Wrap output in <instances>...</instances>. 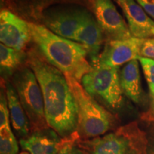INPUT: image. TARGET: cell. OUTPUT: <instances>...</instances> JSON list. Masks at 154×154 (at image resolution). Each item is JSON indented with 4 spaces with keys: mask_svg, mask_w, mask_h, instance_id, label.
<instances>
[{
    "mask_svg": "<svg viewBox=\"0 0 154 154\" xmlns=\"http://www.w3.org/2000/svg\"><path fill=\"white\" fill-rule=\"evenodd\" d=\"M27 64L42 88L48 126L61 138L69 137L77 132L78 110L66 76L34 51L29 53Z\"/></svg>",
    "mask_w": 154,
    "mask_h": 154,
    "instance_id": "1",
    "label": "cell"
},
{
    "mask_svg": "<svg viewBox=\"0 0 154 154\" xmlns=\"http://www.w3.org/2000/svg\"><path fill=\"white\" fill-rule=\"evenodd\" d=\"M32 39L43 54L46 60L60 70L81 82L91 70L86 59L87 51L82 44L53 33L46 26L29 23Z\"/></svg>",
    "mask_w": 154,
    "mask_h": 154,
    "instance_id": "2",
    "label": "cell"
},
{
    "mask_svg": "<svg viewBox=\"0 0 154 154\" xmlns=\"http://www.w3.org/2000/svg\"><path fill=\"white\" fill-rule=\"evenodd\" d=\"M74 95L78 110V132L79 138L89 139L99 137L112 126L111 113L95 101L76 79L64 74Z\"/></svg>",
    "mask_w": 154,
    "mask_h": 154,
    "instance_id": "3",
    "label": "cell"
},
{
    "mask_svg": "<svg viewBox=\"0 0 154 154\" xmlns=\"http://www.w3.org/2000/svg\"><path fill=\"white\" fill-rule=\"evenodd\" d=\"M33 132L49 128L44 113V98L36 75L29 67L15 72L11 79Z\"/></svg>",
    "mask_w": 154,
    "mask_h": 154,
    "instance_id": "4",
    "label": "cell"
},
{
    "mask_svg": "<svg viewBox=\"0 0 154 154\" xmlns=\"http://www.w3.org/2000/svg\"><path fill=\"white\" fill-rule=\"evenodd\" d=\"M91 70L83 76V87L93 97L100 98L113 109L123 103V91L118 68L100 64L93 61Z\"/></svg>",
    "mask_w": 154,
    "mask_h": 154,
    "instance_id": "5",
    "label": "cell"
},
{
    "mask_svg": "<svg viewBox=\"0 0 154 154\" xmlns=\"http://www.w3.org/2000/svg\"><path fill=\"white\" fill-rule=\"evenodd\" d=\"M96 20L111 40H126L134 36L111 0H94Z\"/></svg>",
    "mask_w": 154,
    "mask_h": 154,
    "instance_id": "6",
    "label": "cell"
},
{
    "mask_svg": "<svg viewBox=\"0 0 154 154\" xmlns=\"http://www.w3.org/2000/svg\"><path fill=\"white\" fill-rule=\"evenodd\" d=\"M143 39L132 37L126 40H110L106 44L102 52L93 61L100 64L118 68L121 65L140 57Z\"/></svg>",
    "mask_w": 154,
    "mask_h": 154,
    "instance_id": "7",
    "label": "cell"
},
{
    "mask_svg": "<svg viewBox=\"0 0 154 154\" xmlns=\"http://www.w3.org/2000/svg\"><path fill=\"white\" fill-rule=\"evenodd\" d=\"M32 38L29 23L8 10L0 13V41L7 47L23 50Z\"/></svg>",
    "mask_w": 154,
    "mask_h": 154,
    "instance_id": "8",
    "label": "cell"
},
{
    "mask_svg": "<svg viewBox=\"0 0 154 154\" xmlns=\"http://www.w3.org/2000/svg\"><path fill=\"white\" fill-rule=\"evenodd\" d=\"M86 11L79 9H54L44 15V23L53 33L74 41Z\"/></svg>",
    "mask_w": 154,
    "mask_h": 154,
    "instance_id": "9",
    "label": "cell"
},
{
    "mask_svg": "<svg viewBox=\"0 0 154 154\" xmlns=\"http://www.w3.org/2000/svg\"><path fill=\"white\" fill-rule=\"evenodd\" d=\"M59 135L51 128L36 131L19 140L21 147L30 154H57L64 145L66 138Z\"/></svg>",
    "mask_w": 154,
    "mask_h": 154,
    "instance_id": "10",
    "label": "cell"
},
{
    "mask_svg": "<svg viewBox=\"0 0 154 154\" xmlns=\"http://www.w3.org/2000/svg\"><path fill=\"white\" fill-rule=\"evenodd\" d=\"M119 5L134 37L145 39L154 36V20L136 0H125Z\"/></svg>",
    "mask_w": 154,
    "mask_h": 154,
    "instance_id": "11",
    "label": "cell"
},
{
    "mask_svg": "<svg viewBox=\"0 0 154 154\" xmlns=\"http://www.w3.org/2000/svg\"><path fill=\"white\" fill-rule=\"evenodd\" d=\"M88 154H133L131 140L122 131L96 137L88 141Z\"/></svg>",
    "mask_w": 154,
    "mask_h": 154,
    "instance_id": "12",
    "label": "cell"
},
{
    "mask_svg": "<svg viewBox=\"0 0 154 154\" xmlns=\"http://www.w3.org/2000/svg\"><path fill=\"white\" fill-rule=\"evenodd\" d=\"M74 42L84 46L93 59L98 57L103 42V31L97 21L88 11H86Z\"/></svg>",
    "mask_w": 154,
    "mask_h": 154,
    "instance_id": "13",
    "label": "cell"
},
{
    "mask_svg": "<svg viewBox=\"0 0 154 154\" xmlns=\"http://www.w3.org/2000/svg\"><path fill=\"white\" fill-rule=\"evenodd\" d=\"M8 107L13 128L17 135L24 138L29 134L30 124L14 86L10 82L5 85Z\"/></svg>",
    "mask_w": 154,
    "mask_h": 154,
    "instance_id": "14",
    "label": "cell"
},
{
    "mask_svg": "<svg viewBox=\"0 0 154 154\" xmlns=\"http://www.w3.org/2000/svg\"><path fill=\"white\" fill-rule=\"evenodd\" d=\"M138 60H133L125 65L119 73L123 93L135 103H139L142 88Z\"/></svg>",
    "mask_w": 154,
    "mask_h": 154,
    "instance_id": "15",
    "label": "cell"
},
{
    "mask_svg": "<svg viewBox=\"0 0 154 154\" xmlns=\"http://www.w3.org/2000/svg\"><path fill=\"white\" fill-rule=\"evenodd\" d=\"M26 57L23 50H17L0 44V65L2 71L11 72L20 66Z\"/></svg>",
    "mask_w": 154,
    "mask_h": 154,
    "instance_id": "16",
    "label": "cell"
},
{
    "mask_svg": "<svg viewBox=\"0 0 154 154\" xmlns=\"http://www.w3.org/2000/svg\"><path fill=\"white\" fill-rule=\"evenodd\" d=\"M19 146L10 126L0 128V154H17Z\"/></svg>",
    "mask_w": 154,
    "mask_h": 154,
    "instance_id": "17",
    "label": "cell"
},
{
    "mask_svg": "<svg viewBox=\"0 0 154 154\" xmlns=\"http://www.w3.org/2000/svg\"><path fill=\"white\" fill-rule=\"evenodd\" d=\"M138 61L141 64L143 74L149 85L152 103H154V60L149 58L140 57Z\"/></svg>",
    "mask_w": 154,
    "mask_h": 154,
    "instance_id": "18",
    "label": "cell"
},
{
    "mask_svg": "<svg viewBox=\"0 0 154 154\" xmlns=\"http://www.w3.org/2000/svg\"><path fill=\"white\" fill-rule=\"evenodd\" d=\"M9 110L8 107L7 95H6L5 86L2 87L1 97H0V128L4 127L10 126L9 125Z\"/></svg>",
    "mask_w": 154,
    "mask_h": 154,
    "instance_id": "19",
    "label": "cell"
},
{
    "mask_svg": "<svg viewBox=\"0 0 154 154\" xmlns=\"http://www.w3.org/2000/svg\"><path fill=\"white\" fill-rule=\"evenodd\" d=\"M79 138L78 132L66 138L64 145L57 154H84L82 150L77 145V140Z\"/></svg>",
    "mask_w": 154,
    "mask_h": 154,
    "instance_id": "20",
    "label": "cell"
},
{
    "mask_svg": "<svg viewBox=\"0 0 154 154\" xmlns=\"http://www.w3.org/2000/svg\"><path fill=\"white\" fill-rule=\"evenodd\" d=\"M140 53V57L149 58L154 60V38L143 39Z\"/></svg>",
    "mask_w": 154,
    "mask_h": 154,
    "instance_id": "21",
    "label": "cell"
},
{
    "mask_svg": "<svg viewBox=\"0 0 154 154\" xmlns=\"http://www.w3.org/2000/svg\"><path fill=\"white\" fill-rule=\"evenodd\" d=\"M136 1L154 20V0H136Z\"/></svg>",
    "mask_w": 154,
    "mask_h": 154,
    "instance_id": "22",
    "label": "cell"
},
{
    "mask_svg": "<svg viewBox=\"0 0 154 154\" xmlns=\"http://www.w3.org/2000/svg\"><path fill=\"white\" fill-rule=\"evenodd\" d=\"M19 154H30L29 153L28 151H23L22 152H21Z\"/></svg>",
    "mask_w": 154,
    "mask_h": 154,
    "instance_id": "23",
    "label": "cell"
},
{
    "mask_svg": "<svg viewBox=\"0 0 154 154\" xmlns=\"http://www.w3.org/2000/svg\"><path fill=\"white\" fill-rule=\"evenodd\" d=\"M117 1H118V2H119V4H121V3L124 2L125 1V0H117Z\"/></svg>",
    "mask_w": 154,
    "mask_h": 154,
    "instance_id": "24",
    "label": "cell"
},
{
    "mask_svg": "<svg viewBox=\"0 0 154 154\" xmlns=\"http://www.w3.org/2000/svg\"><path fill=\"white\" fill-rule=\"evenodd\" d=\"M149 154H154V149L151 150V151H150Z\"/></svg>",
    "mask_w": 154,
    "mask_h": 154,
    "instance_id": "25",
    "label": "cell"
},
{
    "mask_svg": "<svg viewBox=\"0 0 154 154\" xmlns=\"http://www.w3.org/2000/svg\"><path fill=\"white\" fill-rule=\"evenodd\" d=\"M152 107H153V111H154V103L153 105H152Z\"/></svg>",
    "mask_w": 154,
    "mask_h": 154,
    "instance_id": "26",
    "label": "cell"
}]
</instances>
